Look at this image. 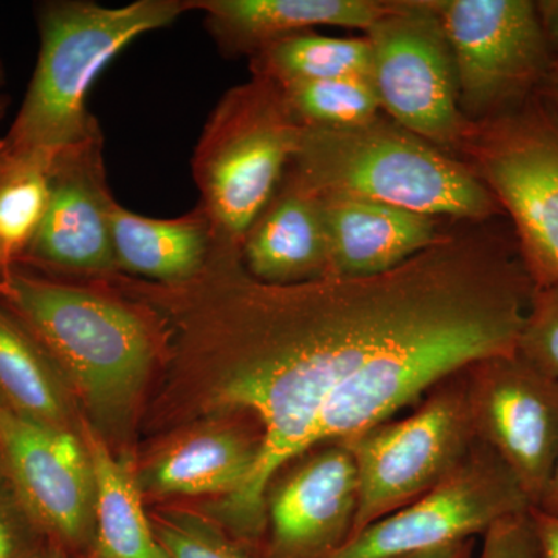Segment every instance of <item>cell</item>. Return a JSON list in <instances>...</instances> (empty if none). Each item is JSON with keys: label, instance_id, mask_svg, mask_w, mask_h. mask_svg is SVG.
<instances>
[{"label": "cell", "instance_id": "cell-37", "mask_svg": "<svg viewBox=\"0 0 558 558\" xmlns=\"http://www.w3.org/2000/svg\"><path fill=\"white\" fill-rule=\"evenodd\" d=\"M5 84V70H3L2 62H0V87Z\"/></svg>", "mask_w": 558, "mask_h": 558}, {"label": "cell", "instance_id": "cell-19", "mask_svg": "<svg viewBox=\"0 0 558 558\" xmlns=\"http://www.w3.org/2000/svg\"><path fill=\"white\" fill-rule=\"evenodd\" d=\"M263 438L241 429L215 428L179 440L153 459L137 483L161 497H201L240 490L258 464Z\"/></svg>", "mask_w": 558, "mask_h": 558}, {"label": "cell", "instance_id": "cell-10", "mask_svg": "<svg viewBox=\"0 0 558 558\" xmlns=\"http://www.w3.org/2000/svg\"><path fill=\"white\" fill-rule=\"evenodd\" d=\"M508 465L483 440L435 488L359 532L329 558H389L484 535L497 521L531 510Z\"/></svg>", "mask_w": 558, "mask_h": 558}, {"label": "cell", "instance_id": "cell-12", "mask_svg": "<svg viewBox=\"0 0 558 558\" xmlns=\"http://www.w3.org/2000/svg\"><path fill=\"white\" fill-rule=\"evenodd\" d=\"M465 379L476 436L537 508L558 453V380L517 352L475 363Z\"/></svg>", "mask_w": 558, "mask_h": 558}, {"label": "cell", "instance_id": "cell-3", "mask_svg": "<svg viewBox=\"0 0 558 558\" xmlns=\"http://www.w3.org/2000/svg\"><path fill=\"white\" fill-rule=\"evenodd\" d=\"M290 170L322 197L376 202L429 218L484 222L501 213L453 154L376 117L351 128H304Z\"/></svg>", "mask_w": 558, "mask_h": 558}, {"label": "cell", "instance_id": "cell-6", "mask_svg": "<svg viewBox=\"0 0 558 558\" xmlns=\"http://www.w3.org/2000/svg\"><path fill=\"white\" fill-rule=\"evenodd\" d=\"M458 154L515 226L534 288L558 282V112L542 100L476 121Z\"/></svg>", "mask_w": 558, "mask_h": 558}, {"label": "cell", "instance_id": "cell-20", "mask_svg": "<svg viewBox=\"0 0 558 558\" xmlns=\"http://www.w3.org/2000/svg\"><path fill=\"white\" fill-rule=\"evenodd\" d=\"M95 476V539L90 558H168L130 469L110 451L97 429L84 424Z\"/></svg>", "mask_w": 558, "mask_h": 558}, {"label": "cell", "instance_id": "cell-5", "mask_svg": "<svg viewBox=\"0 0 558 558\" xmlns=\"http://www.w3.org/2000/svg\"><path fill=\"white\" fill-rule=\"evenodd\" d=\"M301 132L275 81L253 75L220 98L191 161L201 191L197 205L211 229L213 258H241L250 227L299 150Z\"/></svg>", "mask_w": 558, "mask_h": 558}, {"label": "cell", "instance_id": "cell-33", "mask_svg": "<svg viewBox=\"0 0 558 558\" xmlns=\"http://www.w3.org/2000/svg\"><path fill=\"white\" fill-rule=\"evenodd\" d=\"M7 269H10V266L9 263H7L5 255H3L2 245H0V278H2Z\"/></svg>", "mask_w": 558, "mask_h": 558}, {"label": "cell", "instance_id": "cell-25", "mask_svg": "<svg viewBox=\"0 0 558 558\" xmlns=\"http://www.w3.org/2000/svg\"><path fill=\"white\" fill-rule=\"evenodd\" d=\"M150 523L168 558H264L215 521L186 510H161Z\"/></svg>", "mask_w": 558, "mask_h": 558}, {"label": "cell", "instance_id": "cell-22", "mask_svg": "<svg viewBox=\"0 0 558 558\" xmlns=\"http://www.w3.org/2000/svg\"><path fill=\"white\" fill-rule=\"evenodd\" d=\"M252 72L279 86L349 76L373 78V54L366 36L333 38L303 32L279 39L256 53L252 58Z\"/></svg>", "mask_w": 558, "mask_h": 558}, {"label": "cell", "instance_id": "cell-29", "mask_svg": "<svg viewBox=\"0 0 558 558\" xmlns=\"http://www.w3.org/2000/svg\"><path fill=\"white\" fill-rule=\"evenodd\" d=\"M539 21H542L543 31L548 39L550 53H556L553 58V78L558 76V0H545L537 2Z\"/></svg>", "mask_w": 558, "mask_h": 558}, {"label": "cell", "instance_id": "cell-1", "mask_svg": "<svg viewBox=\"0 0 558 558\" xmlns=\"http://www.w3.org/2000/svg\"><path fill=\"white\" fill-rule=\"evenodd\" d=\"M534 282L494 234L444 233L368 277L260 282L216 258L168 306L179 357L211 379V410L258 418L247 483L215 515L231 534H266V494L289 462L389 421L483 360L513 354Z\"/></svg>", "mask_w": 558, "mask_h": 558}, {"label": "cell", "instance_id": "cell-38", "mask_svg": "<svg viewBox=\"0 0 558 558\" xmlns=\"http://www.w3.org/2000/svg\"><path fill=\"white\" fill-rule=\"evenodd\" d=\"M3 409H7V405L5 402H3V399L0 398V411H2Z\"/></svg>", "mask_w": 558, "mask_h": 558}, {"label": "cell", "instance_id": "cell-4", "mask_svg": "<svg viewBox=\"0 0 558 558\" xmlns=\"http://www.w3.org/2000/svg\"><path fill=\"white\" fill-rule=\"evenodd\" d=\"M193 0H137L124 7L58 0L38 9L40 49L31 86L3 142L53 159L101 131L87 109L95 81L145 33L168 27Z\"/></svg>", "mask_w": 558, "mask_h": 558}, {"label": "cell", "instance_id": "cell-9", "mask_svg": "<svg viewBox=\"0 0 558 558\" xmlns=\"http://www.w3.org/2000/svg\"><path fill=\"white\" fill-rule=\"evenodd\" d=\"M457 69L459 106L469 121L517 108L553 75L537 2L432 0Z\"/></svg>", "mask_w": 558, "mask_h": 558}, {"label": "cell", "instance_id": "cell-2", "mask_svg": "<svg viewBox=\"0 0 558 558\" xmlns=\"http://www.w3.org/2000/svg\"><path fill=\"white\" fill-rule=\"evenodd\" d=\"M0 307L49 355L86 403L95 428L117 427L131 416L168 343L163 318L146 301L38 277L20 266L0 278Z\"/></svg>", "mask_w": 558, "mask_h": 558}, {"label": "cell", "instance_id": "cell-13", "mask_svg": "<svg viewBox=\"0 0 558 558\" xmlns=\"http://www.w3.org/2000/svg\"><path fill=\"white\" fill-rule=\"evenodd\" d=\"M116 202L106 179L101 131L60 150L51 160L46 213L14 266L101 279L119 275L110 236Z\"/></svg>", "mask_w": 558, "mask_h": 558}, {"label": "cell", "instance_id": "cell-36", "mask_svg": "<svg viewBox=\"0 0 558 558\" xmlns=\"http://www.w3.org/2000/svg\"><path fill=\"white\" fill-rule=\"evenodd\" d=\"M43 558H64L60 553H57L54 549H50L49 553L46 554Z\"/></svg>", "mask_w": 558, "mask_h": 558}, {"label": "cell", "instance_id": "cell-8", "mask_svg": "<svg viewBox=\"0 0 558 558\" xmlns=\"http://www.w3.org/2000/svg\"><path fill=\"white\" fill-rule=\"evenodd\" d=\"M365 36L381 110L432 145L458 154L472 121L459 106L453 54L432 0L387 2Z\"/></svg>", "mask_w": 558, "mask_h": 558}, {"label": "cell", "instance_id": "cell-17", "mask_svg": "<svg viewBox=\"0 0 558 558\" xmlns=\"http://www.w3.org/2000/svg\"><path fill=\"white\" fill-rule=\"evenodd\" d=\"M387 9L373 0H193L226 57H255L270 44L319 25L366 32Z\"/></svg>", "mask_w": 558, "mask_h": 558}, {"label": "cell", "instance_id": "cell-15", "mask_svg": "<svg viewBox=\"0 0 558 558\" xmlns=\"http://www.w3.org/2000/svg\"><path fill=\"white\" fill-rule=\"evenodd\" d=\"M241 263L253 278L266 284H300L330 277L322 197L290 168L250 227Z\"/></svg>", "mask_w": 558, "mask_h": 558}, {"label": "cell", "instance_id": "cell-21", "mask_svg": "<svg viewBox=\"0 0 558 558\" xmlns=\"http://www.w3.org/2000/svg\"><path fill=\"white\" fill-rule=\"evenodd\" d=\"M0 398L21 416L72 428L69 385L35 339L0 307Z\"/></svg>", "mask_w": 558, "mask_h": 558}, {"label": "cell", "instance_id": "cell-28", "mask_svg": "<svg viewBox=\"0 0 558 558\" xmlns=\"http://www.w3.org/2000/svg\"><path fill=\"white\" fill-rule=\"evenodd\" d=\"M483 537L476 558H543L531 510L497 521Z\"/></svg>", "mask_w": 558, "mask_h": 558}, {"label": "cell", "instance_id": "cell-7", "mask_svg": "<svg viewBox=\"0 0 558 558\" xmlns=\"http://www.w3.org/2000/svg\"><path fill=\"white\" fill-rule=\"evenodd\" d=\"M476 442L465 371L449 384L442 381L410 416L381 422L343 440L359 478L357 513L349 539L449 478Z\"/></svg>", "mask_w": 558, "mask_h": 558}, {"label": "cell", "instance_id": "cell-35", "mask_svg": "<svg viewBox=\"0 0 558 558\" xmlns=\"http://www.w3.org/2000/svg\"><path fill=\"white\" fill-rule=\"evenodd\" d=\"M5 464H3L2 450H0V480L5 478Z\"/></svg>", "mask_w": 558, "mask_h": 558}, {"label": "cell", "instance_id": "cell-32", "mask_svg": "<svg viewBox=\"0 0 558 558\" xmlns=\"http://www.w3.org/2000/svg\"><path fill=\"white\" fill-rule=\"evenodd\" d=\"M534 509L545 513L550 519L558 520V453L556 462H554L553 472H550L548 486L545 488V494L539 499L537 508Z\"/></svg>", "mask_w": 558, "mask_h": 558}, {"label": "cell", "instance_id": "cell-11", "mask_svg": "<svg viewBox=\"0 0 558 558\" xmlns=\"http://www.w3.org/2000/svg\"><path fill=\"white\" fill-rule=\"evenodd\" d=\"M7 478L64 558H90L95 539V476L89 451L73 429L0 411Z\"/></svg>", "mask_w": 558, "mask_h": 558}, {"label": "cell", "instance_id": "cell-34", "mask_svg": "<svg viewBox=\"0 0 558 558\" xmlns=\"http://www.w3.org/2000/svg\"><path fill=\"white\" fill-rule=\"evenodd\" d=\"M9 97H5V95H0V120L3 119V116H5L7 108H9Z\"/></svg>", "mask_w": 558, "mask_h": 558}, {"label": "cell", "instance_id": "cell-24", "mask_svg": "<svg viewBox=\"0 0 558 558\" xmlns=\"http://www.w3.org/2000/svg\"><path fill=\"white\" fill-rule=\"evenodd\" d=\"M279 87L304 128H351L380 116L381 101L373 78L349 76Z\"/></svg>", "mask_w": 558, "mask_h": 558}, {"label": "cell", "instance_id": "cell-23", "mask_svg": "<svg viewBox=\"0 0 558 558\" xmlns=\"http://www.w3.org/2000/svg\"><path fill=\"white\" fill-rule=\"evenodd\" d=\"M51 160L11 149L0 138V245L10 267L24 255L46 213Z\"/></svg>", "mask_w": 558, "mask_h": 558}, {"label": "cell", "instance_id": "cell-16", "mask_svg": "<svg viewBox=\"0 0 558 558\" xmlns=\"http://www.w3.org/2000/svg\"><path fill=\"white\" fill-rule=\"evenodd\" d=\"M322 201L330 277L384 274L432 247L446 233L439 230V219L407 209L349 197Z\"/></svg>", "mask_w": 558, "mask_h": 558}, {"label": "cell", "instance_id": "cell-31", "mask_svg": "<svg viewBox=\"0 0 558 558\" xmlns=\"http://www.w3.org/2000/svg\"><path fill=\"white\" fill-rule=\"evenodd\" d=\"M473 550H475V543H473V538H470L464 539V542L440 546V548L418 550V553L403 554V556L389 558H475Z\"/></svg>", "mask_w": 558, "mask_h": 558}, {"label": "cell", "instance_id": "cell-30", "mask_svg": "<svg viewBox=\"0 0 558 558\" xmlns=\"http://www.w3.org/2000/svg\"><path fill=\"white\" fill-rule=\"evenodd\" d=\"M537 531L543 558H558V520L550 519L538 510L531 509Z\"/></svg>", "mask_w": 558, "mask_h": 558}, {"label": "cell", "instance_id": "cell-26", "mask_svg": "<svg viewBox=\"0 0 558 558\" xmlns=\"http://www.w3.org/2000/svg\"><path fill=\"white\" fill-rule=\"evenodd\" d=\"M515 352L558 380V282L534 288Z\"/></svg>", "mask_w": 558, "mask_h": 558}, {"label": "cell", "instance_id": "cell-14", "mask_svg": "<svg viewBox=\"0 0 558 558\" xmlns=\"http://www.w3.org/2000/svg\"><path fill=\"white\" fill-rule=\"evenodd\" d=\"M311 451L267 488L264 558H329L348 542L359 505L357 468L343 442Z\"/></svg>", "mask_w": 558, "mask_h": 558}, {"label": "cell", "instance_id": "cell-39", "mask_svg": "<svg viewBox=\"0 0 558 558\" xmlns=\"http://www.w3.org/2000/svg\"><path fill=\"white\" fill-rule=\"evenodd\" d=\"M554 81H556V92H557V97H558V76H556V78H553Z\"/></svg>", "mask_w": 558, "mask_h": 558}, {"label": "cell", "instance_id": "cell-18", "mask_svg": "<svg viewBox=\"0 0 558 558\" xmlns=\"http://www.w3.org/2000/svg\"><path fill=\"white\" fill-rule=\"evenodd\" d=\"M110 236L119 274L146 278L153 284H189L213 259L211 229L199 205L180 218L154 219L116 202Z\"/></svg>", "mask_w": 558, "mask_h": 558}, {"label": "cell", "instance_id": "cell-27", "mask_svg": "<svg viewBox=\"0 0 558 558\" xmlns=\"http://www.w3.org/2000/svg\"><path fill=\"white\" fill-rule=\"evenodd\" d=\"M51 549L10 480H0V558H43Z\"/></svg>", "mask_w": 558, "mask_h": 558}]
</instances>
